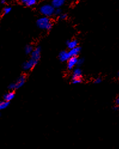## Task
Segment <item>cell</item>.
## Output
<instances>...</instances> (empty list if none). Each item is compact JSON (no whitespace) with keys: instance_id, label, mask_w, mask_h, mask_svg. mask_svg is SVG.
I'll use <instances>...</instances> for the list:
<instances>
[{"instance_id":"obj_5","label":"cell","mask_w":119,"mask_h":149,"mask_svg":"<svg viewBox=\"0 0 119 149\" xmlns=\"http://www.w3.org/2000/svg\"><path fill=\"white\" fill-rule=\"evenodd\" d=\"M78 59L77 56H72L67 61V67L69 70H73L75 67L77 65Z\"/></svg>"},{"instance_id":"obj_6","label":"cell","mask_w":119,"mask_h":149,"mask_svg":"<svg viewBox=\"0 0 119 149\" xmlns=\"http://www.w3.org/2000/svg\"><path fill=\"white\" fill-rule=\"evenodd\" d=\"M40 54H41V49L40 47H37L31 53V58L34 59L35 61L38 62L40 58Z\"/></svg>"},{"instance_id":"obj_21","label":"cell","mask_w":119,"mask_h":149,"mask_svg":"<svg viewBox=\"0 0 119 149\" xmlns=\"http://www.w3.org/2000/svg\"><path fill=\"white\" fill-rule=\"evenodd\" d=\"M60 18L61 19H65L67 17V15L66 14H61L60 16H59Z\"/></svg>"},{"instance_id":"obj_8","label":"cell","mask_w":119,"mask_h":149,"mask_svg":"<svg viewBox=\"0 0 119 149\" xmlns=\"http://www.w3.org/2000/svg\"><path fill=\"white\" fill-rule=\"evenodd\" d=\"M71 57L68 52L67 51H62L59 54V58L61 61L66 62Z\"/></svg>"},{"instance_id":"obj_3","label":"cell","mask_w":119,"mask_h":149,"mask_svg":"<svg viewBox=\"0 0 119 149\" xmlns=\"http://www.w3.org/2000/svg\"><path fill=\"white\" fill-rule=\"evenodd\" d=\"M54 8L53 7L52 5L45 4L41 6L40 8V12L43 16L46 17H50L54 14Z\"/></svg>"},{"instance_id":"obj_17","label":"cell","mask_w":119,"mask_h":149,"mask_svg":"<svg viewBox=\"0 0 119 149\" xmlns=\"http://www.w3.org/2000/svg\"><path fill=\"white\" fill-rule=\"evenodd\" d=\"M11 10H12V9H11V7H6V8H4V13L5 14H9L10 12H11Z\"/></svg>"},{"instance_id":"obj_19","label":"cell","mask_w":119,"mask_h":149,"mask_svg":"<svg viewBox=\"0 0 119 149\" xmlns=\"http://www.w3.org/2000/svg\"><path fill=\"white\" fill-rule=\"evenodd\" d=\"M94 83H95V84H99V83H101V82H102V78H100V77L96 78L94 80Z\"/></svg>"},{"instance_id":"obj_22","label":"cell","mask_w":119,"mask_h":149,"mask_svg":"<svg viewBox=\"0 0 119 149\" xmlns=\"http://www.w3.org/2000/svg\"><path fill=\"white\" fill-rule=\"evenodd\" d=\"M113 110L114 111H119V105H115L113 107Z\"/></svg>"},{"instance_id":"obj_16","label":"cell","mask_w":119,"mask_h":149,"mask_svg":"<svg viewBox=\"0 0 119 149\" xmlns=\"http://www.w3.org/2000/svg\"><path fill=\"white\" fill-rule=\"evenodd\" d=\"M71 82L72 84H79V83L82 82V79H74V80H72Z\"/></svg>"},{"instance_id":"obj_9","label":"cell","mask_w":119,"mask_h":149,"mask_svg":"<svg viewBox=\"0 0 119 149\" xmlns=\"http://www.w3.org/2000/svg\"><path fill=\"white\" fill-rule=\"evenodd\" d=\"M14 97H15V93L12 91L5 94L4 95V100L7 102H10Z\"/></svg>"},{"instance_id":"obj_18","label":"cell","mask_w":119,"mask_h":149,"mask_svg":"<svg viewBox=\"0 0 119 149\" xmlns=\"http://www.w3.org/2000/svg\"><path fill=\"white\" fill-rule=\"evenodd\" d=\"M54 14H55V15L60 16L61 14H62V12H61V10L60 9H56V10H54Z\"/></svg>"},{"instance_id":"obj_23","label":"cell","mask_w":119,"mask_h":149,"mask_svg":"<svg viewBox=\"0 0 119 149\" xmlns=\"http://www.w3.org/2000/svg\"><path fill=\"white\" fill-rule=\"evenodd\" d=\"M115 104H116V105H119V96L116 99H115Z\"/></svg>"},{"instance_id":"obj_24","label":"cell","mask_w":119,"mask_h":149,"mask_svg":"<svg viewBox=\"0 0 119 149\" xmlns=\"http://www.w3.org/2000/svg\"><path fill=\"white\" fill-rule=\"evenodd\" d=\"M6 0H1V3H2V4H5V3H6Z\"/></svg>"},{"instance_id":"obj_25","label":"cell","mask_w":119,"mask_h":149,"mask_svg":"<svg viewBox=\"0 0 119 149\" xmlns=\"http://www.w3.org/2000/svg\"><path fill=\"white\" fill-rule=\"evenodd\" d=\"M118 78H119V71H118Z\"/></svg>"},{"instance_id":"obj_2","label":"cell","mask_w":119,"mask_h":149,"mask_svg":"<svg viewBox=\"0 0 119 149\" xmlns=\"http://www.w3.org/2000/svg\"><path fill=\"white\" fill-rule=\"evenodd\" d=\"M26 81V76L25 75H22L17 78V80L16 81V82L11 83L9 86V88L10 90L14 91L16 89H20L22 87L24 84H25Z\"/></svg>"},{"instance_id":"obj_10","label":"cell","mask_w":119,"mask_h":149,"mask_svg":"<svg viewBox=\"0 0 119 149\" xmlns=\"http://www.w3.org/2000/svg\"><path fill=\"white\" fill-rule=\"evenodd\" d=\"M65 0H53L52 6L54 9H59V8L63 6Z\"/></svg>"},{"instance_id":"obj_4","label":"cell","mask_w":119,"mask_h":149,"mask_svg":"<svg viewBox=\"0 0 119 149\" xmlns=\"http://www.w3.org/2000/svg\"><path fill=\"white\" fill-rule=\"evenodd\" d=\"M38 62L35 61L34 59L30 58L28 61H26L23 64V69L25 71H29V70H32L35 65H37Z\"/></svg>"},{"instance_id":"obj_15","label":"cell","mask_w":119,"mask_h":149,"mask_svg":"<svg viewBox=\"0 0 119 149\" xmlns=\"http://www.w3.org/2000/svg\"><path fill=\"white\" fill-rule=\"evenodd\" d=\"M34 50V48L31 45H28L25 47V51L26 54H31Z\"/></svg>"},{"instance_id":"obj_20","label":"cell","mask_w":119,"mask_h":149,"mask_svg":"<svg viewBox=\"0 0 119 149\" xmlns=\"http://www.w3.org/2000/svg\"><path fill=\"white\" fill-rule=\"evenodd\" d=\"M83 62H84V59H78V62H77V65L78 66H80V65H81L82 64H83Z\"/></svg>"},{"instance_id":"obj_13","label":"cell","mask_w":119,"mask_h":149,"mask_svg":"<svg viewBox=\"0 0 119 149\" xmlns=\"http://www.w3.org/2000/svg\"><path fill=\"white\" fill-rule=\"evenodd\" d=\"M22 3L26 6L31 7L36 4L37 0H22Z\"/></svg>"},{"instance_id":"obj_11","label":"cell","mask_w":119,"mask_h":149,"mask_svg":"<svg viewBox=\"0 0 119 149\" xmlns=\"http://www.w3.org/2000/svg\"><path fill=\"white\" fill-rule=\"evenodd\" d=\"M80 50H81V49H80L79 47L77 46V47L73 48V49H70V51H69L68 52L71 57L77 56V55L80 53Z\"/></svg>"},{"instance_id":"obj_7","label":"cell","mask_w":119,"mask_h":149,"mask_svg":"<svg viewBox=\"0 0 119 149\" xmlns=\"http://www.w3.org/2000/svg\"><path fill=\"white\" fill-rule=\"evenodd\" d=\"M82 71L80 68H75L73 69L72 74V80L74 79H81Z\"/></svg>"},{"instance_id":"obj_1","label":"cell","mask_w":119,"mask_h":149,"mask_svg":"<svg viewBox=\"0 0 119 149\" xmlns=\"http://www.w3.org/2000/svg\"><path fill=\"white\" fill-rule=\"evenodd\" d=\"M37 24L38 28L44 30H49L52 26V23L50 19L48 17L46 16L38 19L37 21Z\"/></svg>"},{"instance_id":"obj_12","label":"cell","mask_w":119,"mask_h":149,"mask_svg":"<svg viewBox=\"0 0 119 149\" xmlns=\"http://www.w3.org/2000/svg\"><path fill=\"white\" fill-rule=\"evenodd\" d=\"M77 46H78V41L75 40H72L68 41L67 42V46L70 49L76 47H77Z\"/></svg>"},{"instance_id":"obj_14","label":"cell","mask_w":119,"mask_h":149,"mask_svg":"<svg viewBox=\"0 0 119 149\" xmlns=\"http://www.w3.org/2000/svg\"><path fill=\"white\" fill-rule=\"evenodd\" d=\"M9 104H10V102L6 101L0 102V110H3V109L7 108V107L9 105Z\"/></svg>"}]
</instances>
